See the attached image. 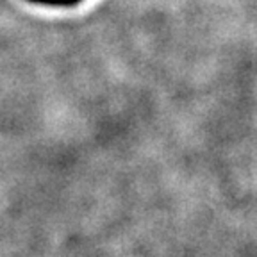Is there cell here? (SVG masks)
<instances>
[{
    "mask_svg": "<svg viewBox=\"0 0 257 257\" xmlns=\"http://www.w3.org/2000/svg\"><path fill=\"white\" fill-rule=\"evenodd\" d=\"M27 2L48 6V8H73V6H79L82 0H27Z\"/></svg>",
    "mask_w": 257,
    "mask_h": 257,
    "instance_id": "cell-1",
    "label": "cell"
}]
</instances>
